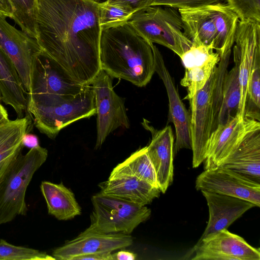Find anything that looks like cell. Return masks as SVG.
Listing matches in <instances>:
<instances>
[{
    "label": "cell",
    "instance_id": "6da1fadb",
    "mask_svg": "<svg viewBox=\"0 0 260 260\" xmlns=\"http://www.w3.org/2000/svg\"><path fill=\"white\" fill-rule=\"evenodd\" d=\"M101 0H37L36 40L41 52L76 81L91 85L100 72Z\"/></svg>",
    "mask_w": 260,
    "mask_h": 260
},
{
    "label": "cell",
    "instance_id": "7a4b0ae2",
    "mask_svg": "<svg viewBox=\"0 0 260 260\" xmlns=\"http://www.w3.org/2000/svg\"><path fill=\"white\" fill-rule=\"evenodd\" d=\"M152 44L139 35L128 22L102 29L101 68L111 78L125 80L138 87L145 86L155 72Z\"/></svg>",
    "mask_w": 260,
    "mask_h": 260
},
{
    "label": "cell",
    "instance_id": "3957f363",
    "mask_svg": "<svg viewBox=\"0 0 260 260\" xmlns=\"http://www.w3.org/2000/svg\"><path fill=\"white\" fill-rule=\"evenodd\" d=\"M27 109L39 131L54 139L72 123L96 114L94 91L88 85L76 95L48 93L28 95Z\"/></svg>",
    "mask_w": 260,
    "mask_h": 260
},
{
    "label": "cell",
    "instance_id": "277c9868",
    "mask_svg": "<svg viewBox=\"0 0 260 260\" xmlns=\"http://www.w3.org/2000/svg\"><path fill=\"white\" fill-rule=\"evenodd\" d=\"M231 55L221 57L205 86L189 101L193 168L205 159L210 137L218 125L222 102V85Z\"/></svg>",
    "mask_w": 260,
    "mask_h": 260
},
{
    "label": "cell",
    "instance_id": "5b68a950",
    "mask_svg": "<svg viewBox=\"0 0 260 260\" xmlns=\"http://www.w3.org/2000/svg\"><path fill=\"white\" fill-rule=\"evenodd\" d=\"M48 150L39 145L20 154L0 179V224L25 215V193L35 172L46 161Z\"/></svg>",
    "mask_w": 260,
    "mask_h": 260
},
{
    "label": "cell",
    "instance_id": "8992f818",
    "mask_svg": "<svg viewBox=\"0 0 260 260\" xmlns=\"http://www.w3.org/2000/svg\"><path fill=\"white\" fill-rule=\"evenodd\" d=\"M127 22L146 41L164 46L180 57L192 45L182 30L179 13L172 7H146L134 13Z\"/></svg>",
    "mask_w": 260,
    "mask_h": 260
},
{
    "label": "cell",
    "instance_id": "52a82bcc",
    "mask_svg": "<svg viewBox=\"0 0 260 260\" xmlns=\"http://www.w3.org/2000/svg\"><path fill=\"white\" fill-rule=\"evenodd\" d=\"M90 224L85 231L104 234H131L151 215L150 209L101 192L91 198Z\"/></svg>",
    "mask_w": 260,
    "mask_h": 260
},
{
    "label": "cell",
    "instance_id": "ba28073f",
    "mask_svg": "<svg viewBox=\"0 0 260 260\" xmlns=\"http://www.w3.org/2000/svg\"><path fill=\"white\" fill-rule=\"evenodd\" d=\"M112 78L101 69L91 84L97 115L96 149H100L109 134L118 127H129L124 101L114 90Z\"/></svg>",
    "mask_w": 260,
    "mask_h": 260
},
{
    "label": "cell",
    "instance_id": "9c48e42d",
    "mask_svg": "<svg viewBox=\"0 0 260 260\" xmlns=\"http://www.w3.org/2000/svg\"><path fill=\"white\" fill-rule=\"evenodd\" d=\"M88 86L76 81L59 63L41 51L34 55L30 88L27 95L41 93L76 95Z\"/></svg>",
    "mask_w": 260,
    "mask_h": 260
},
{
    "label": "cell",
    "instance_id": "30bf717a",
    "mask_svg": "<svg viewBox=\"0 0 260 260\" xmlns=\"http://www.w3.org/2000/svg\"><path fill=\"white\" fill-rule=\"evenodd\" d=\"M196 188L247 200L260 206V184L229 169L219 167L205 170L197 178Z\"/></svg>",
    "mask_w": 260,
    "mask_h": 260
},
{
    "label": "cell",
    "instance_id": "8fae6325",
    "mask_svg": "<svg viewBox=\"0 0 260 260\" xmlns=\"http://www.w3.org/2000/svg\"><path fill=\"white\" fill-rule=\"evenodd\" d=\"M194 260H259L255 248L241 237L221 230L199 240L194 247Z\"/></svg>",
    "mask_w": 260,
    "mask_h": 260
},
{
    "label": "cell",
    "instance_id": "7c38bea8",
    "mask_svg": "<svg viewBox=\"0 0 260 260\" xmlns=\"http://www.w3.org/2000/svg\"><path fill=\"white\" fill-rule=\"evenodd\" d=\"M0 47L13 63L23 86L28 93L34 55L41 51L37 40L0 17Z\"/></svg>",
    "mask_w": 260,
    "mask_h": 260
},
{
    "label": "cell",
    "instance_id": "4fadbf2b",
    "mask_svg": "<svg viewBox=\"0 0 260 260\" xmlns=\"http://www.w3.org/2000/svg\"><path fill=\"white\" fill-rule=\"evenodd\" d=\"M155 60V71L162 81L169 100L168 122H172L175 128L176 141L174 152L181 149H191V118L189 112L180 99L174 81L170 74L158 49L152 44Z\"/></svg>",
    "mask_w": 260,
    "mask_h": 260
},
{
    "label": "cell",
    "instance_id": "5bb4252c",
    "mask_svg": "<svg viewBox=\"0 0 260 260\" xmlns=\"http://www.w3.org/2000/svg\"><path fill=\"white\" fill-rule=\"evenodd\" d=\"M259 121L236 114L224 124H219L210 137L204 169L220 167L236 149L247 133Z\"/></svg>",
    "mask_w": 260,
    "mask_h": 260
},
{
    "label": "cell",
    "instance_id": "9a60e30c",
    "mask_svg": "<svg viewBox=\"0 0 260 260\" xmlns=\"http://www.w3.org/2000/svg\"><path fill=\"white\" fill-rule=\"evenodd\" d=\"M234 43V61L238 67L241 87V100L237 114L244 117L249 77L256 51L260 48V23L238 22Z\"/></svg>",
    "mask_w": 260,
    "mask_h": 260
},
{
    "label": "cell",
    "instance_id": "2e32d148",
    "mask_svg": "<svg viewBox=\"0 0 260 260\" xmlns=\"http://www.w3.org/2000/svg\"><path fill=\"white\" fill-rule=\"evenodd\" d=\"M133 242V238L129 234H104L84 231L75 239L54 249L52 256L55 259L74 260L82 255L124 248Z\"/></svg>",
    "mask_w": 260,
    "mask_h": 260
},
{
    "label": "cell",
    "instance_id": "e0dca14e",
    "mask_svg": "<svg viewBox=\"0 0 260 260\" xmlns=\"http://www.w3.org/2000/svg\"><path fill=\"white\" fill-rule=\"evenodd\" d=\"M144 127L152 134V139L146 146L148 155L154 167L158 187L165 193L173 179L174 137L172 127L167 125L161 130H156L145 120Z\"/></svg>",
    "mask_w": 260,
    "mask_h": 260
},
{
    "label": "cell",
    "instance_id": "ac0fdd59",
    "mask_svg": "<svg viewBox=\"0 0 260 260\" xmlns=\"http://www.w3.org/2000/svg\"><path fill=\"white\" fill-rule=\"evenodd\" d=\"M201 192L207 203L209 217L199 240L221 230L228 229L245 212L255 207L252 203L240 198L212 192Z\"/></svg>",
    "mask_w": 260,
    "mask_h": 260
},
{
    "label": "cell",
    "instance_id": "d6986e66",
    "mask_svg": "<svg viewBox=\"0 0 260 260\" xmlns=\"http://www.w3.org/2000/svg\"><path fill=\"white\" fill-rule=\"evenodd\" d=\"M99 186L102 193L140 206L149 204L160 192L158 187L128 175L109 177Z\"/></svg>",
    "mask_w": 260,
    "mask_h": 260
},
{
    "label": "cell",
    "instance_id": "ffe728a7",
    "mask_svg": "<svg viewBox=\"0 0 260 260\" xmlns=\"http://www.w3.org/2000/svg\"><path fill=\"white\" fill-rule=\"evenodd\" d=\"M220 167L259 183L260 123L247 133L236 149Z\"/></svg>",
    "mask_w": 260,
    "mask_h": 260
},
{
    "label": "cell",
    "instance_id": "44dd1931",
    "mask_svg": "<svg viewBox=\"0 0 260 260\" xmlns=\"http://www.w3.org/2000/svg\"><path fill=\"white\" fill-rule=\"evenodd\" d=\"M27 94L13 63L0 47V94L2 100L12 107L18 118L27 109Z\"/></svg>",
    "mask_w": 260,
    "mask_h": 260
},
{
    "label": "cell",
    "instance_id": "7402d4cb",
    "mask_svg": "<svg viewBox=\"0 0 260 260\" xmlns=\"http://www.w3.org/2000/svg\"><path fill=\"white\" fill-rule=\"evenodd\" d=\"M183 34L192 45L214 44L216 30L214 21L206 6L193 9H179Z\"/></svg>",
    "mask_w": 260,
    "mask_h": 260
},
{
    "label": "cell",
    "instance_id": "603a6c76",
    "mask_svg": "<svg viewBox=\"0 0 260 260\" xmlns=\"http://www.w3.org/2000/svg\"><path fill=\"white\" fill-rule=\"evenodd\" d=\"M27 117L0 124V179L10 165L21 154L23 139L28 126Z\"/></svg>",
    "mask_w": 260,
    "mask_h": 260
},
{
    "label": "cell",
    "instance_id": "cb8c5ba5",
    "mask_svg": "<svg viewBox=\"0 0 260 260\" xmlns=\"http://www.w3.org/2000/svg\"><path fill=\"white\" fill-rule=\"evenodd\" d=\"M40 189L46 201L48 212L59 220H67L80 215L81 209L74 194L62 183L42 181Z\"/></svg>",
    "mask_w": 260,
    "mask_h": 260
},
{
    "label": "cell",
    "instance_id": "d4e9b609",
    "mask_svg": "<svg viewBox=\"0 0 260 260\" xmlns=\"http://www.w3.org/2000/svg\"><path fill=\"white\" fill-rule=\"evenodd\" d=\"M206 7L214 21L216 30L214 49L220 57L231 54L239 22L237 14L224 3Z\"/></svg>",
    "mask_w": 260,
    "mask_h": 260
},
{
    "label": "cell",
    "instance_id": "484cf974",
    "mask_svg": "<svg viewBox=\"0 0 260 260\" xmlns=\"http://www.w3.org/2000/svg\"><path fill=\"white\" fill-rule=\"evenodd\" d=\"M119 175L137 177L158 188L155 170L148 155L146 146L139 149L116 166L109 177Z\"/></svg>",
    "mask_w": 260,
    "mask_h": 260
},
{
    "label": "cell",
    "instance_id": "4316f807",
    "mask_svg": "<svg viewBox=\"0 0 260 260\" xmlns=\"http://www.w3.org/2000/svg\"><path fill=\"white\" fill-rule=\"evenodd\" d=\"M241 100V87L236 64L225 73L222 85V102L218 125L224 124L237 114ZM217 125V126H218Z\"/></svg>",
    "mask_w": 260,
    "mask_h": 260
},
{
    "label": "cell",
    "instance_id": "83f0119b",
    "mask_svg": "<svg viewBox=\"0 0 260 260\" xmlns=\"http://www.w3.org/2000/svg\"><path fill=\"white\" fill-rule=\"evenodd\" d=\"M244 117L260 120V48L256 51L249 77Z\"/></svg>",
    "mask_w": 260,
    "mask_h": 260
},
{
    "label": "cell",
    "instance_id": "f1b7e54d",
    "mask_svg": "<svg viewBox=\"0 0 260 260\" xmlns=\"http://www.w3.org/2000/svg\"><path fill=\"white\" fill-rule=\"evenodd\" d=\"M13 11L11 19L21 30L36 39V12L37 0H9Z\"/></svg>",
    "mask_w": 260,
    "mask_h": 260
},
{
    "label": "cell",
    "instance_id": "f546056e",
    "mask_svg": "<svg viewBox=\"0 0 260 260\" xmlns=\"http://www.w3.org/2000/svg\"><path fill=\"white\" fill-rule=\"evenodd\" d=\"M213 50V44L192 45L180 57L185 70L201 67L212 62L218 63L220 57Z\"/></svg>",
    "mask_w": 260,
    "mask_h": 260
},
{
    "label": "cell",
    "instance_id": "4dcf8cb0",
    "mask_svg": "<svg viewBox=\"0 0 260 260\" xmlns=\"http://www.w3.org/2000/svg\"><path fill=\"white\" fill-rule=\"evenodd\" d=\"M218 64L212 62L199 68L187 69L180 84L187 89V94L184 99L189 100L205 86L213 70Z\"/></svg>",
    "mask_w": 260,
    "mask_h": 260
},
{
    "label": "cell",
    "instance_id": "1f68e13d",
    "mask_svg": "<svg viewBox=\"0 0 260 260\" xmlns=\"http://www.w3.org/2000/svg\"><path fill=\"white\" fill-rule=\"evenodd\" d=\"M0 260H56L45 252L33 248L14 245L0 240Z\"/></svg>",
    "mask_w": 260,
    "mask_h": 260
},
{
    "label": "cell",
    "instance_id": "d6a6232c",
    "mask_svg": "<svg viewBox=\"0 0 260 260\" xmlns=\"http://www.w3.org/2000/svg\"><path fill=\"white\" fill-rule=\"evenodd\" d=\"M100 23L102 29L121 26L127 23L133 13L120 6L108 3L99 4Z\"/></svg>",
    "mask_w": 260,
    "mask_h": 260
},
{
    "label": "cell",
    "instance_id": "836d02e7",
    "mask_svg": "<svg viewBox=\"0 0 260 260\" xmlns=\"http://www.w3.org/2000/svg\"><path fill=\"white\" fill-rule=\"evenodd\" d=\"M240 21L260 23V0H226Z\"/></svg>",
    "mask_w": 260,
    "mask_h": 260
},
{
    "label": "cell",
    "instance_id": "e575fe53",
    "mask_svg": "<svg viewBox=\"0 0 260 260\" xmlns=\"http://www.w3.org/2000/svg\"><path fill=\"white\" fill-rule=\"evenodd\" d=\"M226 0H150L149 6H166L178 9H193L224 3Z\"/></svg>",
    "mask_w": 260,
    "mask_h": 260
},
{
    "label": "cell",
    "instance_id": "d590c367",
    "mask_svg": "<svg viewBox=\"0 0 260 260\" xmlns=\"http://www.w3.org/2000/svg\"><path fill=\"white\" fill-rule=\"evenodd\" d=\"M150 0H107L112 5L122 7L134 13L146 7L149 6Z\"/></svg>",
    "mask_w": 260,
    "mask_h": 260
},
{
    "label": "cell",
    "instance_id": "8d00e7d4",
    "mask_svg": "<svg viewBox=\"0 0 260 260\" xmlns=\"http://www.w3.org/2000/svg\"><path fill=\"white\" fill-rule=\"evenodd\" d=\"M111 252H103L86 254L77 257L74 260H115L114 254H112Z\"/></svg>",
    "mask_w": 260,
    "mask_h": 260
},
{
    "label": "cell",
    "instance_id": "74e56055",
    "mask_svg": "<svg viewBox=\"0 0 260 260\" xmlns=\"http://www.w3.org/2000/svg\"><path fill=\"white\" fill-rule=\"evenodd\" d=\"M13 11L9 0H0V17L12 19Z\"/></svg>",
    "mask_w": 260,
    "mask_h": 260
},
{
    "label": "cell",
    "instance_id": "f35d334b",
    "mask_svg": "<svg viewBox=\"0 0 260 260\" xmlns=\"http://www.w3.org/2000/svg\"><path fill=\"white\" fill-rule=\"evenodd\" d=\"M23 144L30 149L36 147L39 145L38 137L34 134L26 133L23 139Z\"/></svg>",
    "mask_w": 260,
    "mask_h": 260
},
{
    "label": "cell",
    "instance_id": "ab89813d",
    "mask_svg": "<svg viewBox=\"0 0 260 260\" xmlns=\"http://www.w3.org/2000/svg\"><path fill=\"white\" fill-rule=\"evenodd\" d=\"M113 254L115 260H134L137 257L135 253L126 250H120Z\"/></svg>",
    "mask_w": 260,
    "mask_h": 260
},
{
    "label": "cell",
    "instance_id": "60d3db41",
    "mask_svg": "<svg viewBox=\"0 0 260 260\" xmlns=\"http://www.w3.org/2000/svg\"><path fill=\"white\" fill-rule=\"evenodd\" d=\"M9 120L7 110L0 104V124Z\"/></svg>",
    "mask_w": 260,
    "mask_h": 260
},
{
    "label": "cell",
    "instance_id": "b9f144b4",
    "mask_svg": "<svg viewBox=\"0 0 260 260\" xmlns=\"http://www.w3.org/2000/svg\"><path fill=\"white\" fill-rule=\"evenodd\" d=\"M2 100V99H1V94H0V101Z\"/></svg>",
    "mask_w": 260,
    "mask_h": 260
}]
</instances>
